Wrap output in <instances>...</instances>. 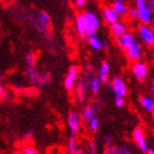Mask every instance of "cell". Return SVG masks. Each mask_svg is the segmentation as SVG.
<instances>
[{
  "mask_svg": "<svg viewBox=\"0 0 154 154\" xmlns=\"http://www.w3.org/2000/svg\"><path fill=\"white\" fill-rule=\"evenodd\" d=\"M23 154H38L34 149L30 148V146H24L23 148Z\"/></svg>",
  "mask_w": 154,
  "mask_h": 154,
  "instance_id": "28",
  "label": "cell"
},
{
  "mask_svg": "<svg viewBox=\"0 0 154 154\" xmlns=\"http://www.w3.org/2000/svg\"><path fill=\"white\" fill-rule=\"evenodd\" d=\"M111 89H112V91L115 93L116 96L121 97V98H123V97L127 95V91H128L123 79H122L121 77H118V76H116L112 78Z\"/></svg>",
  "mask_w": 154,
  "mask_h": 154,
  "instance_id": "3",
  "label": "cell"
},
{
  "mask_svg": "<svg viewBox=\"0 0 154 154\" xmlns=\"http://www.w3.org/2000/svg\"><path fill=\"white\" fill-rule=\"evenodd\" d=\"M103 18H105V20H106L109 24H111V26H112L113 23L118 22L119 16H118V13L116 12L112 8L107 7V8H105V9H103Z\"/></svg>",
  "mask_w": 154,
  "mask_h": 154,
  "instance_id": "12",
  "label": "cell"
},
{
  "mask_svg": "<svg viewBox=\"0 0 154 154\" xmlns=\"http://www.w3.org/2000/svg\"><path fill=\"white\" fill-rule=\"evenodd\" d=\"M76 29L77 32L79 33V35L83 38H86V21L84 18V14H78L76 17Z\"/></svg>",
  "mask_w": 154,
  "mask_h": 154,
  "instance_id": "13",
  "label": "cell"
},
{
  "mask_svg": "<svg viewBox=\"0 0 154 154\" xmlns=\"http://www.w3.org/2000/svg\"><path fill=\"white\" fill-rule=\"evenodd\" d=\"M89 128L91 131L96 132L97 130H98V128H99V121H98V119L97 118H94L91 119L89 121Z\"/></svg>",
  "mask_w": 154,
  "mask_h": 154,
  "instance_id": "23",
  "label": "cell"
},
{
  "mask_svg": "<svg viewBox=\"0 0 154 154\" xmlns=\"http://www.w3.org/2000/svg\"><path fill=\"white\" fill-rule=\"evenodd\" d=\"M74 154H83V151H80V150H77V151L75 152Z\"/></svg>",
  "mask_w": 154,
  "mask_h": 154,
  "instance_id": "37",
  "label": "cell"
},
{
  "mask_svg": "<svg viewBox=\"0 0 154 154\" xmlns=\"http://www.w3.org/2000/svg\"><path fill=\"white\" fill-rule=\"evenodd\" d=\"M2 94H3V88H2L1 83H0V96H2Z\"/></svg>",
  "mask_w": 154,
  "mask_h": 154,
  "instance_id": "35",
  "label": "cell"
},
{
  "mask_svg": "<svg viewBox=\"0 0 154 154\" xmlns=\"http://www.w3.org/2000/svg\"><path fill=\"white\" fill-rule=\"evenodd\" d=\"M40 78H41L42 84L43 83L46 84V83L50 82V74H48V73H43V74L40 75Z\"/></svg>",
  "mask_w": 154,
  "mask_h": 154,
  "instance_id": "27",
  "label": "cell"
},
{
  "mask_svg": "<svg viewBox=\"0 0 154 154\" xmlns=\"http://www.w3.org/2000/svg\"><path fill=\"white\" fill-rule=\"evenodd\" d=\"M129 14L131 17L132 19H138V11L135 9L134 7H131L130 9H129Z\"/></svg>",
  "mask_w": 154,
  "mask_h": 154,
  "instance_id": "26",
  "label": "cell"
},
{
  "mask_svg": "<svg viewBox=\"0 0 154 154\" xmlns=\"http://www.w3.org/2000/svg\"><path fill=\"white\" fill-rule=\"evenodd\" d=\"M95 113H96V111H95V109H94L93 107H86L85 109H84V112H83V117L85 120H87V121H90L91 119L95 118Z\"/></svg>",
  "mask_w": 154,
  "mask_h": 154,
  "instance_id": "19",
  "label": "cell"
},
{
  "mask_svg": "<svg viewBox=\"0 0 154 154\" xmlns=\"http://www.w3.org/2000/svg\"><path fill=\"white\" fill-rule=\"evenodd\" d=\"M116 41H117V44L119 45V48H123V50H128L137 40L134 38V36H133L132 33L125 32L122 36L116 38Z\"/></svg>",
  "mask_w": 154,
  "mask_h": 154,
  "instance_id": "9",
  "label": "cell"
},
{
  "mask_svg": "<svg viewBox=\"0 0 154 154\" xmlns=\"http://www.w3.org/2000/svg\"><path fill=\"white\" fill-rule=\"evenodd\" d=\"M84 18L86 21V36H89V38L95 36L100 26V21L98 19V17L91 11H86L84 13Z\"/></svg>",
  "mask_w": 154,
  "mask_h": 154,
  "instance_id": "1",
  "label": "cell"
},
{
  "mask_svg": "<svg viewBox=\"0 0 154 154\" xmlns=\"http://www.w3.org/2000/svg\"><path fill=\"white\" fill-rule=\"evenodd\" d=\"M151 93H152V99L154 101V78L152 80V85H151Z\"/></svg>",
  "mask_w": 154,
  "mask_h": 154,
  "instance_id": "33",
  "label": "cell"
},
{
  "mask_svg": "<svg viewBox=\"0 0 154 154\" xmlns=\"http://www.w3.org/2000/svg\"><path fill=\"white\" fill-rule=\"evenodd\" d=\"M153 35H154V30H153Z\"/></svg>",
  "mask_w": 154,
  "mask_h": 154,
  "instance_id": "41",
  "label": "cell"
},
{
  "mask_svg": "<svg viewBox=\"0 0 154 154\" xmlns=\"http://www.w3.org/2000/svg\"><path fill=\"white\" fill-rule=\"evenodd\" d=\"M48 154H56V152H55V151H51Z\"/></svg>",
  "mask_w": 154,
  "mask_h": 154,
  "instance_id": "39",
  "label": "cell"
},
{
  "mask_svg": "<svg viewBox=\"0 0 154 154\" xmlns=\"http://www.w3.org/2000/svg\"><path fill=\"white\" fill-rule=\"evenodd\" d=\"M125 32H127V26L123 22L118 21L111 26V33L116 36V38L122 36Z\"/></svg>",
  "mask_w": 154,
  "mask_h": 154,
  "instance_id": "15",
  "label": "cell"
},
{
  "mask_svg": "<svg viewBox=\"0 0 154 154\" xmlns=\"http://www.w3.org/2000/svg\"><path fill=\"white\" fill-rule=\"evenodd\" d=\"M133 139H134L135 143L139 146V149L141 150L142 152H146L149 151L148 149V143H146V140L144 138V134H143V131H142L141 128H135L134 131H133Z\"/></svg>",
  "mask_w": 154,
  "mask_h": 154,
  "instance_id": "6",
  "label": "cell"
},
{
  "mask_svg": "<svg viewBox=\"0 0 154 154\" xmlns=\"http://www.w3.org/2000/svg\"><path fill=\"white\" fill-rule=\"evenodd\" d=\"M116 12L118 13V16H125V13L128 12V8L125 6V3L121 0H117L112 3V7H111Z\"/></svg>",
  "mask_w": 154,
  "mask_h": 154,
  "instance_id": "16",
  "label": "cell"
},
{
  "mask_svg": "<svg viewBox=\"0 0 154 154\" xmlns=\"http://www.w3.org/2000/svg\"><path fill=\"white\" fill-rule=\"evenodd\" d=\"M67 123L73 137L76 135L79 131V116H78V113L75 112V111L69 112L67 117Z\"/></svg>",
  "mask_w": 154,
  "mask_h": 154,
  "instance_id": "8",
  "label": "cell"
},
{
  "mask_svg": "<svg viewBox=\"0 0 154 154\" xmlns=\"http://www.w3.org/2000/svg\"><path fill=\"white\" fill-rule=\"evenodd\" d=\"M139 34L141 36V38L143 40L146 45H153L154 44V35H153V29H151L149 26L142 24L139 28Z\"/></svg>",
  "mask_w": 154,
  "mask_h": 154,
  "instance_id": "5",
  "label": "cell"
},
{
  "mask_svg": "<svg viewBox=\"0 0 154 154\" xmlns=\"http://www.w3.org/2000/svg\"><path fill=\"white\" fill-rule=\"evenodd\" d=\"M68 151L71 154H74L77 151V140L75 137H72L68 142Z\"/></svg>",
  "mask_w": 154,
  "mask_h": 154,
  "instance_id": "22",
  "label": "cell"
},
{
  "mask_svg": "<svg viewBox=\"0 0 154 154\" xmlns=\"http://www.w3.org/2000/svg\"><path fill=\"white\" fill-rule=\"evenodd\" d=\"M48 26H50V17L46 12L44 11H40L36 17L35 20V26L38 28V30L40 32L44 33L48 31Z\"/></svg>",
  "mask_w": 154,
  "mask_h": 154,
  "instance_id": "4",
  "label": "cell"
},
{
  "mask_svg": "<svg viewBox=\"0 0 154 154\" xmlns=\"http://www.w3.org/2000/svg\"><path fill=\"white\" fill-rule=\"evenodd\" d=\"M135 9L138 11V19L143 24L149 26V23L152 22L153 16H152L151 11L148 8V6H146V1H144V0H137Z\"/></svg>",
  "mask_w": 154,
  "mask_h": 154,
  "instance_id": "2",
  "label": "cell"
},
{
  "mask_svg": "<svg viewBox=\"0 0 154 154\" xmlns=\"http://www.w3.org/2000/svg\"><path fill=\"white\" fill-rule=\"evenodd\" d=\"M140 103L141 106L144 108V110L146 111H152L154 110V101L152 99V97L149 96H142L141 99H140Z\"/></svg>",
  "mask_w": 154,
  "mask_h": 154,
  "instance_id": "17",
  "label": "cell"
},
{
  "mask_svg": "<svg viewBox=\"0 0 154 154\" xmlns=\"http://www.w3.org/2000/svg\"><path fill=\"white\" fill-rule=\"evenodd\" d=\"M77 67L76 66H72L69 68V71H68V74L66 75L65 77V80H64V86L66 89L71 90L74 88V85H75V80H76V77H77Z\"/></svg>",
  "mask_w": 154,
  "mask_h": 154,
  "instance_id": "11",
  "label": "cell"
},
{
  "mask_svg": "<svg viewBox=\"0 0 154 154\" xmlns=\"http://www.w3.org/2000/svg\"><path fill=\"white\" fill-rule=\"evenodd\" d=\"M90 88L94 93H98L100 89V82L97 77H91L90 79Z\"/></svg>",
  "mask_w": 154,
  "mask_h": 154,
  "instance_id": "21",
  "label": "cell"
},
{
  "mask_svg": "<svg viewBox=\"0 0 154 154\" xmlns=\"http://www.w3.org/2000/svg\"><path fill=\"white\" fill-rule=\"evenodd\" d=\"M26 74H28V76H29V78H31V77L35 76L36 74H38V71H36L35 67H28V71H26Z\"/></svg>",
  "mask_w": 154,
  "mask_h": 154,
  "instance_id": "25",
  "label": "cell"
},
{
  "mask_svg": "<svg viewBox=\"0 0 154 154\" xmlns=\"http://www.w3.org/2000/svg\"><path fill=\"white\" fill-rule=\"evenodd\" d=\"M146 154H154V151L153 150H149V151L146 152Z\"/></svg>",
  "mask_w": 154,
  "mask_h": 154,
  "instance_id": "38",
  "label": "cell"
},
{
  "mask_svg": "<svg viewBox=\"0 0 154 154\" xmlns=\"http://www.w3.org/2000/svg\"><path fill=\"white\" fill-rule=\"evenodd\" d=\"M26 64L28 67H35V54L33 52H29L26 53Z\"/></svg>",
  "mask_w": 154,
  "mask_h": 154,
  "instance_id": "20",
  "label": "cell"
},
{
  "mask_svg": "<svg viewBox=\"0 0 154 154\" xmlns=\"http://www.w3.org/2000/svg\"><path fill=\"white\" fill-rule=\"evenodd\" d=\"M107 154H133L131 151V149L128 148L127 145L123 146H113V145H109L106 149Z\"/></svg>",
  "mask_w": 154,
  "mask_h": 154,
  "instance_id": "14",
  "label": "cell"
},
{
  "mask_svg": "<svg viewBox=\"0 0 154 154\" xmlns=\"http://www.w3.org/2000/svg\"><path fill=\"white\" fill-rule=\"evenodd\" d=\"M32 134H33V131H32V130H30L29 132H26V138H31V137H32Z\"/></svg>",
  "mask_w": 154,
  "mask_h": 154,
  "instance_id": "34",
  "label": "cell"
},
{
  "mask_svg": "<svg viewBox=\"0 0 154 154\" xmlns=\"http://www.w3.org/2000/svg\"><path fill=\"white\" fill-rule=\"evenodd\" d=\"M85 3H86V1H85V0H77L76 6L77 7H84V6H85Z\"/></svg>",
  "mask_w": 154,
  "mask_h": 154,
  "instance_id": "32",
  "label": "cell"
},
{
  "mask_svg": "<svg viewBox=\"0 0 154 154\" xmlns=\"http://www.w3.org/2000/svg\"><path fill=\"white\" fill-rule=\"evenodd\" d=\"M146 6L150 9V11H151L152 16H154V0H149L148 2H146Z\"/></svg>",
  "mask_w": 154,
  "mask_h": 154,
  "instance_id": "30",
  "label": "cell"
},
{
  "mask_svg": "<svg viewBox=\"0 0 154 154\" xmlns=\"http://www.w3.org/2000/svg\"><path fill=\"white\" fill-rule=\"evenodd\" d=\"M132 72H133V75H134L135 78L138 80H141V82L145 80L148 77V66L142 62L135 63L132 67Z\"/></svg>",
  "mask_w": 154,
  "mask_h": 154,
  "instance_id": "7",
  "label": "cell"
},
{
  "mask_svg": "<svg viewBox=\"0 0 154 154\" xmlns=\"http://www.w3.org/2000/svg\"><path fill=\"white\" fill-rule=\"evenodd\" d=\"M152 26H153V30H154V18L152 19Z\"/></svg>",
  "mask_w": 154,
  "mask_h": 154,
  "instance_id": "40",
  "label": "cell"
},
{
  "mask_svg": "<svg viewBox=\"0 0 154 154\" xmlns=\"http://www.w3.org/2000/svg\"><path fill=\"white\" fill-rule=\"evenodd\" d=\"M113 141V138H112V135H110V134H107L106 137H105V143H106L107 145H109L111 144Z\"/></svg>",
  "mask_w": 154,
  "mask_h": 154,
  "instance_id": "31",
  "label": "cell"
},
{
  "mask_svg": "<svg viewBox=\"0 0 154 154\" xmlns=\"http://www.w3.org/2000/svg\"><path fill=\"white\" fill-rule=\"evenodd\" d=\"M110 72V66L109 64L107 63V62H103V64H101V67H100V71H99V74L100 75H108Z\"/></svg>",
  "mask_w": 154,
  "mask_h": 154,
  "instance_id": "24",
  "label": "cell"
},
{
  "mask_svg": "<svg viewBox=\"0 0 154 154\" xmlns=\"http://www.w3.org/2000/svg\"><path fill=\"white\" fill-rule=\"evenodd\" d=\"M125 52H127V56L131 61H138L139 58L141 57V54H142L141 46H140L138 41H135L128 50H125Z\"/></svg>",
  "mask_w": 154,
  "mask_h": 154,
  "instance_id": "10",
  "label": "cell"
},
{
  "mask_svg": "<svg viewBox=\"0 0 154 154\" xmlns=\"http://www.w3.org/2000/svg\"><path fill=\"white\" fill-rule=\"evenodd\" d=\"M103 48H108V43H107L106 41H105V42L103 43Z\"/></svg>",
  "mask_w": 154,
  "mask_h": 154,
  "instance_id": "36",
  "label": "cell"
},
{
  "mask_svg": "<svg viewBox=\"0 0 154 154\" xmlns=\"http://www.w3.org/2000/svg\"><path fill=\"white\" fill-rule=\"evenodd\" d=\"M88 43H89L90 48H93V50H95V51H99V50L103 48V42L100 41V38H97L96 35L89 38Z\"/></svg>",
  "mask_w": 154,
  "mask_h": 154,
  "instance_id": "18",
  "label": "cell"
},
{
  "mask_svg": "<svg viewBox=\"0 0 154 154\" xmlns=\"http://www.w3.org/2000/svg\"><path fill=\"white\" fill-rule=\"evenodd\" d=\"M115 103H116V106L119 107V108H121L123 105H125V101H123V98H121V97H117L116 96L115 98Z\"/></svg>",
  "mask_w": 154,
  "mask_h": 154,
  "instance_id": "29",
  "label": "cell"
}]
</instances>
